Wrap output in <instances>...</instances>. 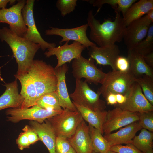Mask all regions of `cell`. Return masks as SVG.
I'll return each mask as SVG.
<instances>
[{"instance_id":"cell-1","label":"cell","mask_w":153,"mask_h":153,"mask_svg":"<svg viewBox=\"0 0 153 153\" xmlns=\"http://www.w3.org/2000/svg\"><path fill=\"white\" fill-rule=\"evenodd\" d=\"M87 21L90 30V38L99 47L114 45L123 39L126 26L120 13H116L114 20L108 18L101 23L95 18L93 10H90Z\"/></svg>"},{"instance_id":"cell-2","label":"cell","mask_w":153,"mask_h":153,"mask_svg":"<svg viewBox=\"0 0 153 153\" xmlns=\"http://www.w3.org/2000/svg\"><path fill=\"white\" fill-rule=\"evenodd\" d=\"M0 39L6 42L12 51L18 65L17 73L27 71L40 45L18 36L6 27L0 29Z\"/></svg>"},{"instance_id":"cell-3","label":"cell","mask_w":153,"mask_h":153,"mask_svg":"<svg viewBox=\"0 0 153 153\" xmlns=\"http://www.w3.org/2000/svg\"><path fill=\"white\" fill-rule=\"evenodd\" d=\"M28 71L35 88L37 100L43 95L55 91L57 78L54 69L50 65L42 60H33Z\"/></svg>"},{"instance_id":"cell-4","label":"cell","mask_w":153,"mask_h":153,"mask_svg":"<svg viewBox=\"0 0 153 153\" xmlns=\"http://www.w3.org/2000/svg\"><path fill=\"white\" fill-rule=\"evenodd\" d=\"M135 77L129 70L123 72L112 70L106 73L97 93L105 98L110 93L126 95L135 82Z\"/></svg>"},{"instance_id":"cell-5","label":"cell","mask_w":153,"mask_h":153,"mask_svg":"<svg viewBox=\"0 0 153 153\" xmlns=\"http://www.w3.org/2000/svg\"><path fill=\"white\" fill-rule=\"evenodd\" d=\"M75 81V90L69 94L73 101L95 111L105 110V102L100 99V95L92 90L87 82L78 79Z\"/></svg>"},{"instance_id":"cell-6","label":"cell","mask_w":153,"mask_h":153,"mask_svg":"<svg viewBox=\"0 0 153 153\" xmlns=\"http://www.w3.org/2000/svg\"><path fill=\"white\" fill-rule=\"evenodd\" d=\"M47 120L53 128L56 136H62L67 138L74 134L83 120L77 110L71 111L67 110Z\"/></svg>"},{"instance_id":"cell-7","label":"cell","mask_w":153,"mask_h":153,"mask_svg":"<svg viewBox=\"0 0 153 153\" xmlns=\"http://www.w3.org/2000/svg\"><path fill=\"white\" fill-rule=\"evenodd\" d=\"M94 60L90 58L87 59L81 56L74 59L72 63V73L76 79L83 78L87 82L93 83L96 85L101 84L105 79L106 73L97 68Z\"/></svg>"},{"instance_id":"cell-8","label":"cell","mask_w":153,"mask_h":153,"mask_svg":"<svg viewBox=\"0 0 153 153\" xmlns=\"http://www.w3.org/2000/svg\"><path fill=\"white\" fill-rule=\"evenodd\" d=\"M60 111H51L43 109L35 105L27 108H10L7 109L5 113L8 116L7 120L16 123L23 120L35 121L41 124L46 120L63 112Z\"/></svg>"},{"instance_id":"cell-9","label":"cell","mask_w":153,"mask_h":153,"mask_svg":"<svg viewBox=\"0 0 153 153\" xmlns=\"http://www.w3.org/2000/svg\"><path fill=\"white\" fill-rule=\"evenodd\" d=\"M34 0H27L22 9V13L27 30L23 37L32 42L39 44L43 51L56 46L54 43H49L41 36L36 26L33 13Z\"/></svg>"},{"instance_id":"cell-10","label":"cell","mask_w":153,"mask_h":153,"mask_svg":"<svg viewBox=\"0 0 153 153\" xmlns=\"http://www.w3.org/2000/svg\"><path fill=\"white\" fill-rule=\"evenodd\" d=\"M26 1L25 0H18L17 3L10 8L0 10V23L8 24L10 29L18 36L22 37L27 30L22 13Z\"/></svg>"},{"instance_id":"cell-11","label":"cell","mask_w":153,"mask_h":153,"mask_svg":"<svg viewBox=\"0 0 153 153\" xmlns=\"http://www.w3.org/2000/svg\"><path fill=\"white\" fill-rule=\"evenodd\" d=\"M139 113L123 110L116 107L107 111L105 122L103 125V133H111L121 127L139 120Z\"/></svg>"},{"instance_id":"cell-12","label":"cell","mask_w":153,"mask_h":153,"mask_svg":"<svg viewBox=\"0 0 153 153\" xmlns=\"http://www.w3.org/2000/svg\"><path fill=\"white\" fill-rule=\"evenodd\" d=\"M126 100L122 105L116 104V107L123 110L141 113L153 111V105L144 95L139 85L135 82L125 95Z\"/></svg>"},{"instance_id":"cell-13","label":"cell","mask_w":153,"mask_h":153,"mask_svg":"<svg viewBox=\"0 0 153 153\" xmlns=\"http://www.w3.org/2000/svg\"><path fill=\"white\" fill-rule=\"evenodd\" d=\"M88 27L87 24L73 28H60L50 27V29L46 30L45 35L61 37L62 39L59 42L60 44L64 42L73 40L80 43L88 50L90 47L96 45L91 42L87 36L86 31Z\"/></svg>"},{"instance_id":"cell-14","label":"cell","mask_w":153,"mask_h":153,"mask_svg":"<svg viewBox=\"0 0 153 153\" xmlns=\"http://www.w3.org/2000/svg\"><path fill=\"white\" fill-rule=\"evenodd\" d=\"M152 23L145 15L132 22L126 27L123 39L128 50L133 49L146 36Z\"/></svg>"},{"instance_id":"cell-15","label":"cell","mask_w":153,"mask_h":153,"mask_svg":"<svg viewBox=\"0 0 153 153\" xmlns=\"http://www.w3.org/2000/svg\"><path fill=\"white\" fill-rule=\"evenodd\" d=\"M69 41L66 42L63 45L50 48L44 53L46 57L55 55L57 60V63L54 68H57L67 62L70 63L81 55L82 52L86 48L80 43L74 41L69 44Z\"/></svg>"},{"instance_id":"cell-16","label":"cell","mask_w":153,"mask_h":153,"mask_svg":"<svg viewBox=\"0 0 153 153\" xmlns=\"http://www.w3.org/2000/svg\"><path fill=\"white\" fill-rule=\"evenodd\" d=\"M90 58L95 60L97 64L109 65L112 70H117L116 65V60L120 56V50L118 46L105 47H90L88 49Z\"/></svg>"},{"instance_id":"cell-17","label":"cell","mask_w":153,"mask_h":153,"mask_svg":"<svg viewBox=\"0 0 153 153\" xmlns=\"http://www.w3.org/2000/svg\"><path fill=\"white\" fill-rule=\"evenodd\" d=\"M57 78V84L55 91L58 98L59 104L64 110L71 111L77 110L71 100L66 82V74L68 68L65 64L57 68H54Z\"/></svg>"},{"instance_id":"cell-18","label":"cell","mask_w":153,"mask_h":153,"mask_svg":"<svg viewBox=\"0 0 153 153\" xmlns=\"http://www.w3.org/2000/svg\"><path fill=\"white\" fill-rule=\"evenodd\" d=\"M68 139L76 153H92L93 150L89 126L84 120L74 134Z\"/></svg>"},{"instance_id":"cell-19","label":"cell","mask_w":153,"mask_h":153,"mask_svg":"<svg viewBox=\"0 0 153 153\" xmlns=\"http://www.w3.org/2000/svg\"><path fill=\"white\" fill-rule=\"evenodd\" d=\"M21 84L20 94L24 98L21 108H29L35 104L37 93L33 82L28 71L17 73L14 75Z\"/></svg>"},{"instance_id":"cell-20","label":"cell","mask_w":153,"mask_h":153,"mask_svg":"<svg viewBox=\"0 0 153 153\" xmlns=\"http://www.w3.org/2000/svg\"><path fill=\"white\" fill-rule=\"evenodd\" d=\"M142 128L138 121L134 122L113 133L103 136L110 147L113 146L132 143L136 133Z\"/></svg>"},{"instance_id":"cell-21","label":"cell","mask_w":153,"mask_h":153,"mask_svg":"<svg viewBox=\"0 0 153 153\" xmlns=\"http://www.w3.org/2000/svg\"><path fill=\"white\" fill-rule=\"evenodd\" d=\"M29 124L36 133L39 140L45 145L49 153H56V136L53 128L47 120L41 124L35 121H30Z\"/></svg>"},{"instance_id":"cell-22","label":"cell","mask_w":153,"mask_h":153,"mask_svg":"<svg viewBox=\"0 0 153 153\" xmlns=\"http://www.w3.org/2000/svg\"><path fill=\"white\" fill-rule=\"evenodd\" d=\"M4 86L6 89L0 96V110L7 108H21L24 98L19 93L17 79Z\"/></svg>"},{"instance_id":"cell-23","label":"cell","mask_w":153,"mask_h":153,"mask_svg":"<svg viewBox=\"0 0 153 153\" xmlns=\"http://www.w3.org/2000/svg\"><path fill=\"white\" fill-rule=\"evenodd\" d=\"M153 9V0H140L133 4L123 15V18L126 27L137 20L150 10Z\"/></svg>"},{"instance_id":"cell-24","label":"cell","mask_w":153,"mask_h":153,"mask_svg":"<svg viewBox=\"0 0 153 153\" xmlns=\"http://www.w3.org/2000/svg\"><path fill=\"white\" fill-rule=\"evenodd\" d=\"M129 71L135 78L146 75L153 78V70L146 63L143 57L133 49L128 50L127 57Z\"/></svg>"},{"instance_id":"cell-25","label":"cell","mask_w":153,"mask_h":153,"mask_svg":"<svg viewBox=\"0 0 153 153\" xmlns=\"http://www.w3.org/2000/svg\"><path fill=\"white\" fill-rule=\"evenodd\" d=\"M72 102L83 119L99 130L103 135V125L106 120L107 111H95Z\"/></svg>"},{"instance_id":"cell-26","label":"cell","mask_w":153,"mask_h":153,"mask_svg":"<svg viewBox=\"0 0 153 153\" xmlns=\"http://www.w3.org/2000/svg\"><path fill=\"white\" fill-rule=\"evenodd\" d=\"M97 7L98 9L94 16L99 11L103 5L105 4L110 5L116 13L122 12L123 15L128 9L136 0H84Z\"/></svg>"},{"instance_id":"cell-27","label":"cell","mask_w":153,"mask_h":153,"mask_svg":"<svg viewBox=\"0 0 153 153\" xmlns=\"http://www.w3.org/2000/svg\"><path fill=\"white\" fill-rule=\"evenodd\" d=\"M139 135L135 136L132 144L143 153H153V133L148 130L141 129Z\"/></svg>"},{"instance_id":"cell-28","label":"cell","mask_w":153,"mask_h":153,"mask_svg":"<svg viewBox=\"0 0 153 153\" xmlns=\"http://www.w3.org/2000/svg\"><path fill=\"white\" fill-rule=\"evenodd\" d=\"M93 151L99 153H108L110 146L98 129L88 124Z\"/></svg>"},{"instance_id":"cell-29","label":"cell","mask_w":153,"mask_h":153,"mask_svg":"<svg viewBox=\"0 0 153 153\" xmlns=\"http://www.w3.org/2000/svg\"><path fill=\"white\" fill-rule=\"evenodd\" d=\"M35 105L49 110L60 111L63 110L60 105L58 99L55 91L42 96L37 101Z\"/></svg>"},{"instance_id":"cell-30","label":"cell","mask_w":153,"mask_h":153,"mask_svg":"<svg viewBox=\"0 0 153 153\" xmlns=\"http://www.w3.org/2000/svg\"><path fill=\"white\" fill-rule=\"evenodd\" d=\"M143 57L153 52V23L150 25L146 38L138 43L133 49Z\"/></svg>"},{"instance_id":"cell-31","label":"cell","mask_w":153,"mask_h":153,"mask_svg":"<svg viewBox=\"0 0 153 153\" xmlns=\"http://www.w3.org/2000/svg\"><path fill=\"white\" fill-rule=\"evenodd\" d=\"M135 81L139 85L147 100L153 105V78L144 75L135 78Z\"/></svg>"},{"instance_id":"cell-32","label":"cell","mask_w":153,"mask_h":153,"mask_svg":"<svg viewBox=\"0 0 153 153\" xmlns=\"http://www.w3.org/2000/svg\"><path fill=\"white\" fill-rule=\"evenodd\" d=\"M77 0H58L56 7L61 15L64 17L73 12L77 5Z\"/></svg>"},{"instance_id":"cell-33","label":"cell","mask_w":153,"mask_h":153,"mask_svg":"<svg viewBox=\"0 0 153 153\" xmlns=\"http://www.w3.org/2000/svg\"><path fill=\"white\" fill-rule=\"evenodd\" d=\"M139 117L138 121L142 128L153 132V111L139 113Z\"/></svg>"},{"instance_id":"cell-34","label":"cell","mask_w":153,"mask_h":153,"mask_svg":"<svg viewBox=\"0 0 153 153\" xmlns=\"http://www.w3.org/2000/svg\"><path fill=\"white\" fill-rule=\"evenodd\" d=\"M72 147L68 138L62 136H56L55 146L56 153H67Z\"/></svg>"},{"instance_id":"cell-35","label":"cell","mask_w":153,"mask_h":153,"mask_svg":"<svg viewBox=\"0 0 153 153\" xmlns=\"http://www.w3.org/2000/svg\"><path fill=\"white\" fill-rule=\"evenodd\" d=\"M110 150L118 153H143L132 143L126 144L125 145H114L110 147Z\"/></svg>"},{"instance_id":"cell-36","label":"cell","mask_w":153,"mask_h":153,"mask_svg":"<svg viewBox=\"0 0 153 153\" xmlns=\"http://www.w3.org/2000/svg\"><path fill=\"white\" fill-rule=\"evenodd\" d=\"M117 70L125 72L130 69V63L127 57L119 56L117 58L116 63Z\"/></svg>"},{"instance_id":"cell-37","label":"cell","mask_w":153,"mask_h":153,"mask_svg":"<svg viewBox=\"0 0 153 153\" xmlns=\"http://www.w3.org/2000/svg\"><path fill=\"white\" fill-rule=\"evenodd\" d=\"M16 142L18 148L20 150L29 148L31 145L26 134L24 131L20 133Z\"/></svg>"},{"instance_id":"cell-38","label":"cell","mask_w":153,"mask_h":153,"mask_svg":"<svg viewBox=\"0 0 153 153\" xmlns=\"http://www.w3.org/2000/svg\"><path fill=\"white\" fill-rule=\"evenodd\" d=\"M22 130L26 134L31 145L34 144L39 140L36 133L29 125H26Z\"/></svg>"},{"instance_id":"cell-39","label":"cell","mask_w":153,"mask_h":153,"mask_svg":"<svg viewBox=\"0 0 153 153\" xmlns=\"http://www.w3.org/2000/svg\"><path fill=\"white\" fill-rule=\"evenodd\" d=\"M105 99L108 105H115L117 104L115 94H109L105 97Z\"/></svg>"},{"instance_id":"cell-40","label":"cell","mask_w":153,"mask_h":153,"mask_svg":"<svg viewBox=\"0 0 153 153\" xmlns=\"http://www.w3.org/2000/svg\"><path fill=\"white\" fill-rule=\"evenodd\" d=\"M143 57L146 63L150 67L153 68V52L146 55Z\"/></svg>"},{"instance_id":"cell-41","label":"cell","mask_w":153,"mask_h":153,"mask_svg":"<svg viewBox=\"0 0 153 153\" xmlns=\"http://www.w3.org/2000/svg\"><path fill=\"white\" fill-rule=\"evenodd\" d=\"M117 104L122 105L126 101V97L125 95L120 94H116Z\"/></svg>"},{"instance_id":"cell-42","label":"cell","mask_w":153,"mask_h":153,"mask_svg":"<svg viewBox=\"0 0 153 153\" xmlns=\"http://www.w3.org/2000/svg\"><path fill=\"white\" fill-rule=\"evenodd\" d=\"M15 0H0V9L6 8L7 4L9 3L10 5H12L16 2Z\"/></svg>"},{"instance_id":"cell-43","label":"cell","mask_w":153,"mask_h":153,"mask_svg":"<svg viewBox=\"0 0 153 153\" xmlns=\"http://www.w3.org/2000/svg\"><path fill=\"white\" fill-rule=\"evenodd\" d=\"M146 15L148 19L153 22V9L149 10Z\"/></svg>"},{"instance_id":"cell-44","label":"cell","mask_w":153,"mask_h":153,"mask_svg":"<svg viewBox=\"0 0 153 153\" xmlns=\"http://www.w3.org/2000/svg\"><path fill=\"white\" fill-rule=\"evenodd\" d=\"M67 153H76V152L73 148L72 147Z\"/></svg>"},{"instance_id":"cell-45","label":"cell","mask_w":153,"mask_h":153,"mask_svg":"<svg viewBox=\"0 0 153 153\" xmlns=\"http://www.w3.org/2000/svg\"><path fill=\"white\" fill-rule=\"evenodd\" d=\"M108 153H118L116 152L110 150L109 152Z\"/></svg>"},{"instance_id":"cell-46","label":"cell","mask_w":153,"mask_h":153,"mask_svg":"<svg viewBox=\"0 0 153 153\" xmlns=\"http://www.w3.org/2000/svg\"><path fill=\"white\" fill-rule=\"evenodd\" d=\"M92 153H99L98 152H95L94 151H93Z\"/></svg>"}]
</instances>
